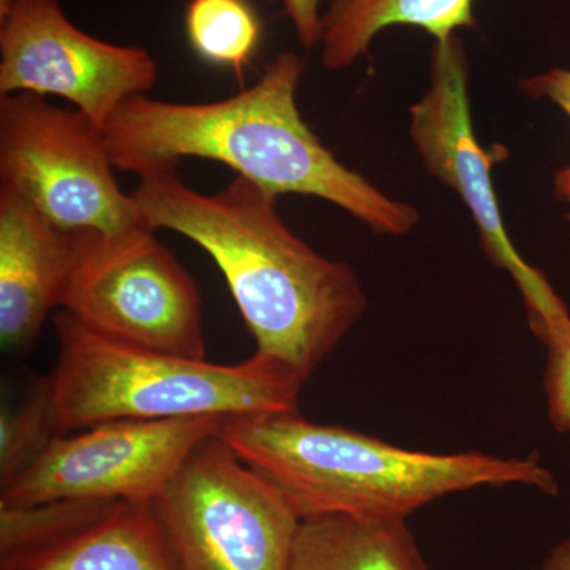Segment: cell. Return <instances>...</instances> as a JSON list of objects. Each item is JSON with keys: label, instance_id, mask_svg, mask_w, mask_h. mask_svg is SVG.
Segmentation results:
<instances>
[{"label": "cell", "instance_id": "6da1fadb", "mask_svg": "<svg viewBox=\"0 0 570 570\" xmlns=\"http://www.w3.org/2000/svg\"><path fill=\"white\" fill-rule=\"evenodd\" d=\"M132 197L153 230L186 236L213 258L257 354L309 381L366 311L360 277L296 236L277 212L276 195L235 176L202 194L176 168L138 176Z\"/></svg>", "mask_w": 570, "mask_h": 570}, {"label": "cell", "instance_id": "7a4b0ae2", "mask_svg": "<svg viewBox=\"0 0 570 570\" xmlns=\"http://www.w3.org/2000/svg\"><path fill=\"white\" fill-rule=\"evenodd\" d=\"M306 63L283 51L249 88L213 102L134 97L104 129L115 168L141 176L176 168L186 157L227 165L239 178L276 195L317 197L379 235L403 236L420 213L395 200L336 159L296 105Z\"/></svg>", "mask_w": 570, "mask_h": 570}, {"label": "cell", "instance_id": "3957f363", "mask_svg": "<svg viewBox=\"0 0 570 570\" xmlns=\"http://www.w3.org/2000/svg\"><path fill=\"white\" fill-rule=\"evenodd\" d=\"M217 436L279 490L299 519L351 515L407 520L449 494L524 485L558 493L538 455L430 453L397 448L348 428L321 425L299 411L227 419Z\"/></svg>", "mask_w": 570, "mask_h": 570}, {"label": "cell", "instance_id": "277c9868", "mask_svg": "<svg viewBox=\"0 0 570 570\" xmlns=\"http://www.w3.org/2000/svg\"><path fill=\"white\" fill-rule=\"evenodd\" d=\"M50 374L62 434L115 420L234 419L298 411L305 382L255 352L239 365L164 354L92 332L67 311L55 317Z\"/></svg>", "mask_w": 570, "mask_h": 570}, {"label": "cell", "instance_id": "5b68a950", "mask_svg": "<svg viewBox=\"0 0 570 570\" xmlns=\"http://www.w3.org/2000/svg\"><path fill=\"white\" fill-rule=\"evenodd\" d=\"M154 512L178 570H288L302 519L219 436L187 456Z\"/></svg>", "mask_w": 570, "mask_h": 570}, {"label": "cell", "instance_id": "8992f818", "mask_svg": "<svg viewBox=\"0 0 570 570\" xmlns=\"http://www.w3.org/2000/svg\"><path fill=\"white\" fill-rule=\"evenodd\" d=\"M0 186L70 234L112 236L146 225L116 179L104 130L36 94L0 97Z\"/></svg>", "mask_w": 570, "mask_h": 570}, {"label": "cell", "instance_id": "52a82bcc", "mask_svg": "<svg viewBox=\"0 0 570 570\" xmlns=\"http://www.w3.org/2000/svg\"><path fill=\"white\" fill-rule=\"evenodd\" d=\"M469 70L466 45L459 33L436 40L430 86L411 107L409 134L428 174L459 194L478 227L483 253L520 288L532 333L546 343L569 321V309L546 275L523 261L505 230L491 171L508 159L509 149L483 148L475 138Z\"/></svg>", "mask_w": 570, "mask_h": 570}, {"label": "cell", "instance_id": "ba28073f", "mask_svg": "<svg viewBox=\"0 0 570 570\" xmlns=\"http://www.w3.org/2000/svg\"><path fill=\"white\" fill-rule=\"evenodd\" d=\"M62 307L111 340L206 358L200 292L149 225L112 236L80 234Z\"/></svg>", "mask_w": 570, "mask_h": 570}, {"label": "cell", "instance_id": "9c48e42d", "mask_svg": "<svg viewBox=\"0 0 570 570\" xmlns=\"http://www.w3.org/2000/svg\"><path fill=\"white\" fill-rule=\"evenodd\" d=\"M227 419L115 420L52 441L36 463L0 490V505L61 499L149 501L187 456Z\"/></svg>", "mask_w": 570, "mask_h": 570}, {"label": "cell", "instance_id": "30bf717a", "mask_svg": "<svg viewBox=\"0 0 570 570\" xmlns=\"http://www.w3.org/2000/svg\"><path fill=\"white\" fill-rule=\"evenodd\" d=\"M159 78L151 52L81 31L61 0H14L0 20V97L56 96L105 129L127 100Z\"/></svg>", "mask_w": 570, "mask_h": 570}, {"label": "cell", "instance_id": "8fae6325", "mask_svg": "<svg viewBox=\"0 0 570 570\" xmlns=\"http://www.w3.org/2000/svg\"><path fill=\"white\" fill-rule=\"evenodd\" d=\"M80 234L52 225L26 198L0 186V343L31 351L45 321L63 305Z\"/></svg>", "mask_w": 570, "mask_h": 570}, {"label": "cell", "instance_id": "7c38bea8", "mask_svg": "<svg viewBox=\"0 0 570 570\" xmlns=\"http://www.w3.org/2000/svg\"><path fill=\"white\" fill-rule=\"evenodd\" d=\"M0 570H178L149 501H118L102 519Z\"/></svg>", "mask_w": 570, "mask_h": 570}, {"label": "cell", "instance_id": "4fadbf2b", "mask_svg": "<svg viewBox=\"0 0 570 570\" xmlns=\"http://www.w3.org/2000/svg\"><path fill=\"white\" fill-rule=\"evenodd\" d=\"M475 0H326L322 13L321 62L344 70L370 55L374 39L392 26H411L434 40L478 29Z\"/></svg>", "mask_w": 570, "mask_h": 570}, {"label": "cell", "instance_id": "5bb4252c", "mask_svg": "<svg viewBox=\"0 0 570 570\" xmlns=\"http://www.w3.org/2000/svg\"><path fill=\"white\" fill-rule=\"evenodd\" d=\"M288 570H430L404 520H302Z\"/></svg>", "mask_w": 570, "mask_h": 570}, {"label": "cell", "instance_id": "9a60e30c", "mask_svg": "<svg viewBox=\"0 0 570 570\" xmlns=\"http://www.w3.org/2000/svg\"><path fill=\"white\" fill-rule=\"evenodd\" d=\"M184 31L202 61L238 77L264 39V24L249 0H189Z\"/></svg>", "mask_w": 570, "mask_h": 570}, {"label": "cell", "instance_id": "2e32d148", "mask_svg": "<svg viewBox=\"0 0 570 570\" xmlns=\"http://www.w3.org/2000/svg\"><path fill=\"white\" fill-rule=\"evenodd\" d=\"M118 501L61 499L32 505H0V558L52 546L102 519Z\"/></svg>", "mask_w": 570, "mask_h": 570}, {"label": "cell", "instance_id": "e0dca14e", "mask_svg": "<svg viewBox=\"0 0 570 570\" xmlns=\"http://www.w3.org/2000/svg\"><path fill=\"white\" fill-rule=\"evenodd\" d=\"M59 436L62 431L47 376L33 384L20 409L0 415V490L20 478Z\"/></svg>", "mask_w": 570, "mask_h": 570}, {"label": "cell", "instance_id": "ac0fdd59", "mask_svg": "<svg viewBox=\"0 0 570 570\" xmlns=\"http://www.w3.org/2000/svg\"><path fill=\"white\" fill-rule=\"evenodd\" d=\"M549 348L543 392L551 426L560 434L570 433V321L546 343Z\"/></svg>", "mask_w": 570, "mask_h": 570}, {"label": "cell", "instance_id": "d6986e66", "mask_svg": "<svg viewBox=\"0 0 570 570\" xmlns=\"http://www.w3.org/2000/svg\"><path fill=\"white\" fill-rule=\"evenodd\" d=\"M520 89L534 100H550L570 119V70L550 69L520 81ZM554 195L570 205V164L554 174ZM566 219L570 220V209Z\"/></svg>", "mask_w": 570, "mask_h": 570}, {"label": "cell", "instance_id": "ffe728a7", "mask_svg": "<svg viewBox=\"0 0 570 570\" xmlns=\"http://www.w3.org/2000/svg\"><path fill=\"white\" fill-rule=\"evenodd\" d=\"M264 2H277L283 6L284 13L294 26L296 39L305 50L318 47L324 0H264Z\"/></svg>", "mask_w": 570, "mask_h": 570}, {"label": "cell", "instance_id": "44dd1931", "mask_svg": "<svg viewBox=\"0 0 570 570\" xmlns=\"http://www.w3.org/2000/svg\"><path fill=\"white\" fill-rule=\"evenodd\" d=\"M540 570H570V538L561 540L549 551Z\"/></svg>", "mask_w": 570, "mask_h": 570}, {"label": "cell", "instance_id": "7402d4cb", "mask_svg": "<svg viewBox=\"0 0 570 570\" xmlns=\"http://www.w3.org/2000/svg\"><path fill=\"white\" fill-rule=\"evenodd\" d=\"M14 0H0V20L9 14L11 6H13Z\"/></svg>", "mask_w": 570, "mask_h": 570}]
</instances>
